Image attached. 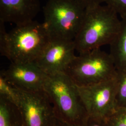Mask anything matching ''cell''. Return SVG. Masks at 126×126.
Masks as SVG:
<instances>
[{
	"label": "cell",
	"instance_id": "1",
	"mask_svg": "<svg viewBox=\"0 0 126 126\" xmlns=\"http://www.w3.org/2000/svg\"><path fill=\"white\" fill-rule=\"evenodd\" d=\"M0 20V52L11 63L34 62L50 39L44 23L35 20L16 25L6 32Z\"/></svg>",
	"mask_w": 126,
	"mask_h": 126
},
{
	"label": "cell",
	"instance_id": "2",
	"mask_svg": "<svg viewBox=\"0 0 126 126\" xmlns=\"http://www.w3.org/2000/svg\"><path fill=\"white\" fill-rule=\"evenodd\" d=\"M112 9L99 5L86 9L80 29L74 39L79 54L109 45L120 31L122 20Z\"/></svg>",
	"mask_w": 126,
	"mask_h": 126
},
{
	"label": "cell",
	"instance_id": "3",
	"mask_svg": "<svg viewBox=\"0 0 126 126\" xmlns=\"http://www.w3.org/2000/svg\"><path fill=\"white\" fill-rule=\"evenodd\" d=\"M44 91L52 105L56 117L76 126H83L88 115L77 86L64 72L48 75Z\"/></svg>",
	"mask_w": 126,
	"mask_h": 126
},
{
	"label": "cell",
	"instance_id": "4",
	"mask_svg": "<svg viewBox=\"0 0 126 126\" xmlns=\"http://www.w3.org/2000/svg\"><path fill=\"white\" fill-rule=\"evenodd\" d=\"M117 70L109 53L100 48L76 56L64 72L78 86L96 84L115 78Z\"/></svg>",
	"mask_w": 126,
	"mask_h": 126
},
{
	"label": "cell",
	"instance_id": "5",
	"mask_svg": "<svg viewBox=\"0 0 126 126\" xmlns=\"http://www.w3.org/2000/svg\"><path fill=\"white\" fill-rule=\"evenodd\" d=\"M85 12L72 0H48L44 8V23L50 37L74 40Z\"/></svg>",
	"mask_w": 126,
	"mask_h": 126
},
{
	"label": "cell",
	"instance_id": "6",
	"mask_svg": "<svg viewBox=\"0 0 126 126\" xmlns=\"http://www.w3.org/2000/svg\"><path fill=\"white\" fill-rule=\"evenodd\" d=\"M77 86L89 117L106 120L116 110V76L94 85Z\"/></svg>",
	"mask_w": 126,
	"mask_h": 126
},
{
	"label": "cell",
	"instance_id": "7",
	"mask_svg": "<svg viewBox=\"0 0 126 126\" xmlns=\"http://www.w3.org/2000/svg\"><path fill=\"white\" fill-rule=\"evenodd\" d=\"M75 51L73 40L51 37L34 63L47 75L64 72L76 56Z\"/></svg>",
	"mask_w": 126,
	"mask_h": 126
},
{
	"label": "cell",
	"instance_id": "8",
	"mask_svg": "<svg viewBox=\"0 0 126 126\" xmlns=\"http://www.w3.org/2000/svg\"><path fill=\"white\" fill-rule=\"evenodd\" d=\"M18 107L25 126H52L55 114L52 105L43 90L28 92L20 90Z\"/></svg>",
	"mask_w": 126,
	"mask_h": 126
},
{
	"label": "cell",
	"instance_id": "9",
	"mask_svg": "<svg viewBox=\"0 0 126 126\" xmlns=\"http://www.w3.org/2000/svg\"><path fill=\"white\" fill-rule=\"evenodd\" d=\"M0 75L18 89L28 92L43 91L48 76L34 62L11 63Z\"/></svg>",
	"mask_w": 126,
	"mask_h": 126
},
{
	"label": "cell",
	"instance_id": "10",
	"mask_svg": "<svg viewBox=\"0 0 126 126\" xmlns=\"http://www.w3.org/2000/svg\"><path fill=\"white\" fill-rule=\"evenodd\" d=\"M40 9L39 0H0V20L22 24L33 21Z\"/></svg>",
	"mask_w": 126,
	"mask_h": 126
},
{
	"label": "cell",
	"instance_id": "11",
	"mask_svg": "<svg viewBox=\"0 0 126 126\" xmlns=\"http://www.w3.org/2000/svg\"><path fill=\"white\" fill-rule=\"evenodd\" d=\"M121 20L120 31L109 45V54L119 71L126 70V18Z\"/></svg>",
	"mask_w": 126,
	"mask_h": 126
},
{
	"label": "cell",
	"instance_id": "12",
	"mask_svg": "<svg viewBox=\"0 0 126 126\" xmlns=\"http://www.w3.org/2000/svg\"><path fill=\"white\" fill-rule=\"evenodd\" d=\"M0 126H25L19 108L0 98Z\"/></svg>",
	"mask_w": 126,
	"mask_h": 126
},
{
	"label": "cell",
	"instance_id": "13",
	"mask_svg": "<svg viewBox=\"0 0 126 126\" xmlns=\"http://www.w3.org/2000/svg\"><path fill=\"white\" fill-rule=\"evenodd\" d=\"M0 98L19 106L20 99V90L0 75Z\"/></svg>",
	"mask_w": 126,
	"mask_h": 126
},
{
	"label": "cell",
	"instance_id": "14",
	"mask_svg": "<svg viewBox=\"0 0 126 126\" xmlns=\"http://www.w3.org/2000/svg\"><path fill=\"white\" fill-rule=\"evenodd\" d=\"M116 108L126 107V70H117Z\"/></svg>",
	"mask_w": 126,
	"mask_h": 126
},
{
	"label": "cell",
	"instance_id": "15",
	"mask_svg": "<svg viewBox=\"0 0 126 126\" xmlns=\"http://www.w3.org/2000/svg\"><path fill=\"white\" fill-rule=\"evenodd\" d=\"M105 121L109 126H126V107L116 108Z\"/></svg>",
	"mask_w": 126,
	"mask_h": 126
},
{
	"label": "cell",
	"instance_id": "16",
	"mask_svg": "<svg viewBox=\"0 0 126 126\" xmlns=\"http://www.w3.org/2000/svg\"><path fill=\"white\" fill-rule=\"evenodd\" d=\"M103 2L112 9L121 19L126 18V0H103Z\"/></svg>",
	"mask_w": 126,
	"mask_h": 126
},
{
	"label": "cell",
	"instance_id": "17",
	"mask_svg": "<svg viewBox=\"0 0 126 126\" xmlns=\"http://www.w3.org/2000/svg\"><path fill=\"white\" fill-rule=\"evenodd\" d=\"M84 9H87L101 5L103 0H72Z\"/></svg>",
	"mask_w": 126,
	"mask_h": 126
},
{
	"label": "cell",
	"instance_id": "18",
	"mask_svg": "<svg viewBox=\"0 0 126 126\" xmlns=\"http://www.w3.org/2000/svg\"><path fill=\"white\" fill-rule=\"evenodd\" d=\"M83 126H109L104 120L89 117L87 119Z\"/></svg>",
	"mask_w": 126,
	"mask_h": 126
},
{
	"label": "cell",
	"instance_id": "19",
	"mask_svg": "<svg viewBox=\"0 0 126 126\" xmlns=\"http://www.w3.org/2000/svg\"><path fill=\"white\" fill-rule=\"evenodd\" d=\"M52 126H76L64 122L59 118L55 117L54 123Z\"/></svg>",
	"mask_w": 126,
	"mask_h": 126
}]
</instances>
